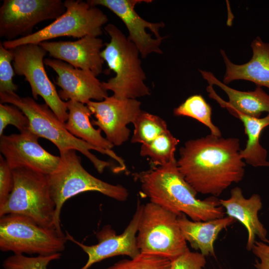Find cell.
<instances>
[{"instance_id": "obj_28", "label": "cell", "mask_w": 269, "mask_h": 269, "mask_svg": "<svg viewBox=\"0 0 269 269\" xmlns=\"http://www.w3.org/2000/svg\"><path fill=\"white\" fill-rule=\"evenodd\" d=\"M61 256V253L34 257L14 254L4 260L2 266L4 269H47L50 262L59 259Z\"/></svg>"}, {"instance_id": "obj_12", "label": "cell", "mask_w": 269, "mask_h": 269, "mask_svg": "<svg viewBox=\"0 0 269 269\" xmlns=\"http://www.w3.org/2000/svg\"><path fill=\"white\" fill-rule=\"evenodd\" d=\"M143 207L137 202L131 221L121 234H117L110 225L104 226L96 234L98 243L95 245H85L67 233V240L78 246L88 256L87 262L80 269H89L94 264L113 257L124 255L134 258L139 255L136 236Z\"/></svg>"}, {"instance_id": "obj_23", "label": "cell", "mask_w": 269, "mask_h": 269, "mask_svg": "<svg viewBox=\"0 0 269 269\" xmlns=\"http://www.w3.org/2000/svg\"><path fill=\"white\" fill-rule=\"evenodd\" d=\"M68 118L65 123L66 129L72 135L100 149L111 150L114 145L96 129L90 121L92 112L86 105L74 101L66 102Z\"/></svg>"}, {"instance_id": "obj_15", "label": "cell", "mask_w": 269, "mask_h": 269, "mask_svg": "<svg viewBox=\"0 0 269 269\" xmlns=\"http://www.w3.org/2000/svg\"><path fill=\"white\" fill-rule=\"evenodd\" d=\"M86 105L96 118L92 124L103 131L114 146L128 140L130 130L127 125L133 123L142 111L141 103L136 99H120L113 95L101 101H90Z\"/></svg>"}, {"instance_id": "obj_4", "label": "cell", "mask_w": 269, "mask_h": 269, "mask_svg": "<svg viewBox=\"0 0 269 269\" xmlns=\"http://www.w3.org/2000/svg\"><path fill=\"white\" fill-rule=\"evenodd\" d=\"M104 29L110 40L102 50L101 56L115 76L102 82L104 87L120 99L150 95V89L144 83L146 77L138 49L115 24H108Z\"/></svg>"}, {"instance_id": "obj_18", "label": "cell", "mask_w": 269, "mask_h": 269, "mask_svg": "<svg viewBox=\"0 0 269 269\" xmlns=\"http://www.w3.org/2000/svg\"><path fill=\"white\" fill-rule=\"evenodd\" d=\"M209 86V97L221 107H231L243 114L260 118L263 112L269 113V95L262 87L257 86L253 91H241L233 89L219 80L209 71L199 70Z\"/></svg>"}, {"instance_id": "obj_22", "label": "cell", "mask_w": 269, "mask_h": 269, "mask_svg": "<svg viewBox=\"0 0 269 269\" xmlns=\"http://www.w3.org/2000/svg\"><path fill=\"white\" fill-rule=\"evenodd\" d=\"M230 113L243 123L248 139L245 148L240 150L242 158L254 167H268V152L260 144V138L263 130L269 126V113L264 118H257L245 114L229 107Z\"/></svg>"}, {"instance_id": "obj_14", "label": "cell", "mask_w": 269, "mask_h": 269, "mask_svg": "<svg viewBox=\"0 0 269 269\" xmlns=\"http://www.w3.org/2000/svg\"><path fill=\"white\" fill-rule=\"evenodd\" d=\"M40 138L29 129L0 138V151L12 169L27 168L49 175L58 168L60 156L52 154L38 142Z\"/></svg>"}, {"instance_id": "obj_30", "label": "cell", "mask_w": 269, "mask_h": 269, "mask_svg": "<svg viewBox=\"0 0 269 269\" xmlns=\"http://www.w3.org/2000/svg\"><path fill=\"white\" fill-rule=\"evenodd\" d=\"M14 126L19 132L28 129L29 120L25 114L14 105L0 104V136L8 125Z\"/></svg>"}, {"instance_id": "obj_10", "label": "cell", "mask_w": 269, "mask_h": 269, "mask_svg": "<svg viewBox=\"0 0 269 269\" xmlns=\"http://www.w3.org/2000/svg\"><path fill=\"white\" fill-rule=\"evenodd\" d=\"M12 66L16 74L23 76L29 84L33 98L41 97L45 104L63 123L68 120L66 102L59 97L44 68V57L47 52L38 44H27L11 49Z\"/></svg>"}, {"instance_id": "obj_5", "label": "cell", "mask_w": 269, "mask_h": 269, "mask_svg": "<svg viewBox=\"0 0 269 269\" xmlns=\"http://www.w3.org/2000/svg\"><path fill=\"white\" fill-rule=\"evenodd\" d=\"M59 156L57 169L47 175L50 194L55 204L54 226L58 231L62 232L60 214L63 205L76 195L96 191L119 201L127 199L129 192L125 187L110 184L89 173L82 166L75 150L61 152Z\"/></svg>"}, {"instance_id": "obj_31", "label": "cell", "mask_w": 269, "mask_h": 269, "mask_svg": "<svg viewBox=\"0 0 269 269\" xmlns=\"http://www.w3.org/2000/svg\"><path fill=\"white\" fill-rule=\"evenodd\" d=\"M205 257L199 252L188 249L184 253L171 261L170 269H204Z\"/></svg>"}, {"instance_id": "obj_13", "label": "cell", "mask_w": 269, "mask_h": 269, "mask_svg": "<svg viewBox=\"0 0 269 269\" xmlns=\"http://www.w3.org/2000/svg\"><path fill=\"white\" fill-rule=\"evenodd\" d=\"M92 5L107 7L125 23L129 32L128 39L138 49L140 56L145 58L152 53L162 54L160 46L165 37L159 34L160 28L165 24L163 22L147 21L136 12L135 6L142 2L149 3L147 0H88Z\"/></svg>"}, {"instance_id": "obj_6", "label": "cell", "mask_w": 269, "mask_h": 269, "mask_svg": "<svg viewBox=\"0 0 269 269\" xmlns=\"http://www.w3.org/2000/svg\"><path fill=\"white\" fill-rule=\"evenodd\" d=\"M12 174L13 188L5 203L0 207V217L18 214L42 226L55 228V204L47 175L24 167L13 169Z\"/></svg>"}, {"instance_id": "obj_2", "label": "cell", "mask_w": 269, "mask_h": 269, "mask_svg": "<svg viewBox=\"0 0 269 269\" xmlns=\"http://www.w3.org/2000/svg\"><path fill=\"white\" fill-rule=\"evenodd\" d=\"M134 175L150 202L178 216L183 214L194 221L224 217L225 209L217 197L211 196L204 200L196 198L197 192L180 172L176 159Z\"/></svg>"}, {"instance_id": "obj_21", "label": "cell", "mask_w": 269, "mask_h": 269, "mask_svg": "<svg viewBox=\"0 0 269 269\" xmlns=\"http://www.w3.org/2000/svg\"><path fill=\"white\" fill-rule=\"evenodd\" d=\"M178 221L186 242L206 257L215 256L214 243L219 234L237 221L227 216L206 221H194L182 214L178 216Z\"/></svg>"}, {"instance_id": "obj_1", "label": "cell", "mask_w": 269, "mask_h": 269, "mask_svg": "<svg viewBox=\"0 0 269 269\" xmlns=\"http://www.w3.org/2000/svg\"><path fill=\"white\" fill-rule=\"evenodd\" d=\"M236 137L208 134L190 139L179 149L178 168L197 192L217 197L244 176L245 162Z\"/></svg>"}, {"instance_id": "obj_27", "label": "cell", "mask_w": 269, "mask_h": 269, "mask_svg": "<svg viewBox=\"0 0 269 269\" xmlns=\"http://www.w3.org/2000/svg\"><path fill=\"white\" fill-rule=\"evenodd\" d=\"M171 260L166 257L140 253L134 258L120 261L105 269H170Z\"/></svg>"}, {"instance_id": "obj_29", "label": "cell", "mask_w": 269, "mask_h": 269, "mask_svg": "<svg viewBox=\"0 0 269 269\" xmlns=\"http://www.w3.org/2000/svg\"><path fill=\"white\" fill-rule=\"evenodd\" d=\"M13 54L11 49L5 48L0 43V94L15 93L17 85L13 83L15 74L11 65Z\"/></svg>"}, {"instance_id": "obj_9", "label": "cell", "mask_w": 269, "mask_h": 269, "mask_svg": "<svg viewBox=\"0 0 269 269\" xmlns=\"http://www.w3.org/2000/svg\"><path fill=\"white\" fill-rule=\"evenodd\" d=\"M178 216L151 202L143 205L136 236L140 253L159 255L171 261L189 249Z\"/></svg>"}, {"instance_id": "obj_19", "label": "cell", "mask_w": 269, "mask_h": 269, "mask_svg": "<svg viewBox=\"0 0 269 269\" xmlns=\"http://www.w3.org/2000/svg\"><path fill=\"white\" fill-rule=\"evenodd\" d=\"M219 201L228 216L238 221L246 229L248 251L252 250L257 237L264 242L268 240L267 230L258 216L263 207L262 199L259 194H253L249 198H246L242 189L236 187L231 190L229 198L219 199Z\"/></svg>"}, {"instance_id": "obj_20", "label": "cell", "mask_w": 269, "mask_h": 269, "mask_svg": "<svg viewBox=\"0 0 269 269\" xmlns=\"http://www.w3.org/2000/svg\"><path fill=\"white\" fill-rule=\"evenodd\" d=\"M251 47L252 58L241 65L232 62L224 50H220L226 66L223 82L227 85L234 80H245L269 89V43L258 36L252 42Z\"/></svg>"}, {"instance_id": "obj_24", "label": "cell", "mask_w": 269, "mask_h": 269, "mask_svg": "<svg viewBox=\"0 0 269 269\" xmlns=\"http://www.w3.org/2000/svg\"><path fill=\"white\" fill-rule=\"evenodd\" d=\"M179 142L168 130L150 143L141 145L140 154L149 158L152 167L162 166L176 159L175 152Z\"/></svg>"}, {"instance_id": "obj_3", "label": "cell", "mask_w": 269, "mask_h": 269, "mask_svg": "<svg viewBox=\"0 0 269 269\" xmlns=\"http://www.w3.org/2000/svg\"><path fill=\"white\" fill-rule=\"evenodd\" d=\"M2 104H9L19 108L29 120L28 129L39 137L49 140L58 149L59 152L70 149L82 153L93 163L97 171L102 173L111 164L109 162L99 159L92 154L91 149L106 154L119 163L120 171L126 169L124 161L113 150L100 149L72 135L46 104L37 103L29 97H20L15 93L0 94Z\"/></svg>"}, {"instance_id": "obj_11", "label": "cell", "mask_w": 269, "mask_h": 269, "mask_svg": "<svg viewBox=\"0 0 269 269\" xmlns=\"http://www.w3.org/2000/svg\"><path fill=\"white\" fill-rule=\"evenodd\" d=\"M66 11L61 0H4L0 7V37L7 41L31 35L37 24Z\"/></svg>"}, {"instance_id": "obj_26", "label": "cell", "mask_w": 269, "mask_h": 269, "mask_svg": "<svg viewBox=\"0 0 269 269\" xmlns=\"http://www.w3.org/2000/svg\"><path fill=\"white\" fill-rule=\"evenodd\" d=\"M132 143L147 144L168 130L166 123L159 116L142 111L133 123Z\"/></svg>"}, {"instance_id": "obj_17", "label": "cell", "mask_w": 269, "mask_h": 269, "mask_svg": "<svg viewBox=\"0 0 269 269\" xmlns=\"http://www.w3.org/2000/svg\"><path fill=\"white\" fill-rule=\"evenodd\" d=\"M38 44L54 59L91 71L96 76L102 72L104 60L101 52L104 44L98 37L87 36L74 41H46Z\"/></svg>"}, {"instance_id": "obj_25", "label": "cell", "mask_w": 269, "mask_h": 269, "mask_svg": "<svg viewBox=\"0 0 269 269\" xmlns=\"http://www.w3.org/2000/svg\"><path fill=\"white\" fill-rule=\"evenodd\" d=\"M173 113L175 116L194 119L208 127L211 134L221 136L220 130L212 121V108L201 95L196 94L188 97L174 109Z\"/></svg>"}, {"instance_id": "obj_16", "label": "cell", "mask_w": 269, "mask_h": 269, "mask_svg": "<svg viewBox=\"0 0 269 269\" xmlns=\"http://www.w3.org/2000/svg\"><path fill=\"white\" fill-rule=\"evenodd\" d=\"M44 63L57 74L56 84L63 100H71L86 104L92 100L101 101L108 97V91L92 72L76 68L56 59L46 58Z\"/></svg>"}, {"instance_id": "obj_7", "label": "cell", "mask_w": 269, "mask_h": 269, "mask_svg": "<svg viewBox=\"0 0 269 269\" xmlns=\"http://www.w3.org/2000/svg\"><path fill=\"white\" fill-rule=\"evenodd\" d=\"M66 235L55 228L42 226L31 219L9 214L0 219V250L14 254L48 256L65 248Z\"/></svg>"}, {"instance_id": "obj_32", "label": "cell", "mask_w": 269, "mask_h": 269, "mask_svg": "<svg viewBox=\"0 0 269 269\" xmlns=\"http://www.w3.org/2000/svg\"><path fill=\"white\" fill-rule=\"evenodd\" d=\"M12 169L3 156L0 155V207L7 200L13 188Z\"/></svg>"}, {"instance_id": "obj_8", "label": "cell", "mask_w": 269, "mask_h": 269, "mask_svg": "<svg viewBox=\"0 0 269 269\" xmlns=\"http://www.w3.org/2000/svg\"><path fill=\"white\" fill-rule=\"evenodd\" d=\"M65 12L53 22L28 36L4 41L2 44L11 49L27 44H39L63 36L80 39L87 36L99 37L103 34L102 27L108 18L99 8L87 1L66 0Z\"/></svg>"}, {"instance_id": "obj_33", "label": "cell", "mask_w": 269, "mask_h": 269, "mask_svg": "<svg viewBox=\"0 0 269 269\" xmlns=\"http://www.w3.org/2000/svg\"><path fill=\"white\" fill-rule=\"evenodd\" d=\"M258 259L254 264L256 269H269V240L266 242L256 241L251 250Z\"/></svg>"}]
</instances>
